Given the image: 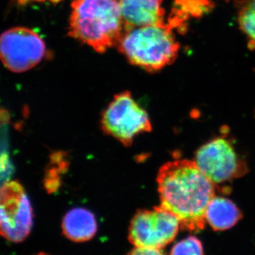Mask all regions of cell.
<instances>
[{"instance_id":"obj_4","label":"cell","mask_w":255,"mask_h":255,"mask_svg":"<svg viewBox=\"0 0 255 255\" xmlns=\"http://www.w3.org/2000/svg\"><path fill=\"white\" fill-rule=\"evenodd\" d=\"M101 125L107 135L127 147L131 145L134 137L152 130L147 112L128 91L114 96L102 114Z\"/></svg>"},{"instance_id":"obj_11","label":"cell","mask_w":255,"mask_h":255,"mask_svg":"<svg viewBox=\"0 0 255 255\" xmlns=\"http://www.w3.org/2000/svg\"><path fill=\"white\" fill-rule=\"evenodd\" d=\"M242 214L237 206L226 198L214 196L206 212V222L215 231H225L233 227L241 219Z\"/></svg>"},{"instance_id":"obj_5","label":"cell","mask_w":255,"mask_h":255,"mask_svg":"<svg viewBox=\"0 0 255 255\" xmlns=\"http://www.w3.org/2000/svg\"><path fill=\"white\" fill-rule=\"evenodd\" d=\"M180 223L162 206L138 210L130 221L128 240L135 248L162 250L177 236Z\"/></svg>"},{"instance_id":"obj_13","label":"cell","mask_w":255,"mask_h":255,"mask_svg":"<svg viewBox=\"0 0 255 255\" xmlns=\"http://www.w3.org/2000/svg\"><path fill=\"white\" fill-rule=\"evenodd\" d=\"M171 255H203V247L199 239L191 236L178 243L172 248Z\"/></svg>"},{"instance_id":"obj_8","label":"cell","mask_w":255,"mask_h":255,"mask_svg":"<svg viewBox=\"0 0 255 255\" xmlns=\"http://www.w3.org/2000/svg\"><path fill=\"white\" fill-rule=\"evenodd\" d=\"M195 162L206 177L214 184L231 180L247 170L231 142L218 137L201 147L196 152Z\"/></svg>"},{"instance_id":"obj_14","label":"cell","mask_w":255,"mask_h":255,"mask_svg":"<svg viewBox=\"0 0 255 255\" xmlns=\"http://www.w3.org/2000/svg\"><path fill=\"white\" fill-rule=\"evenodd\" d=\"M131 255H163L164 253L162 250L150 249V248H135L132 251L130 252Z\"/></svg>"},{"instance_id":"obj_1","label":"cell","mask_w":255,"mask_h":255,"mask_svg":"<svg viewBox=\"0 0 255 255\" xmlns=\"http://www.w3.org/2000/svg\"><path fill=\"white\" fill-rule=\"evenodd\" d=\"M161 206L174 214L185 231L204 229L206 212L215 196V184L195 161L177 159L164 164L157 178Z\"/></svg>"},{"instance_id":"obj_3","label":"cell","mask_w":255,"mask_h":255,"mask_svg":"<svg viewBox=\"0 0 255 255\" xmlns=\"http://www.w3.org/2000/svg\"><path fill=\"white\" fill-rule=\"evenodd\" d=\"M117 47L130 63L150 73L173 63L179 50L170 23L125 30Z\"/></svg>"},{"instance_id":"obj_6","label":"cell","mask_w":255,"mask_h":255,"mask_svg":"<svg viewBox=\"0 0 255 255\" xmlns=\"http://www.w3.org/2000/svg\"><path fill=\"white\" fill-rule=\"evenodd\" d=\"M1 235L12 243H21L28 237L33 225V210L20 183L9 181L1 188Z\"/></svg>"},{"instance_id":"obj_12","label":"cell","mask_w":255,"mask_h":255,"mask_svg":"<svg viewBox=\"0 0 255 255\" xmlns=\"http://www.w3.org/2000/svg\"><path fill=\"white\" fill-rule=\"evenodd\" d=\"M238 22L249 40L250 46L255 48V0H236Z\"/></svg>"},{"instance_id":"obj_9","label":"cell","mask_w":255,"mask_h":255,"mask_svg":"<svg viewBox=\"0 0 255 255\" xmlns=\"http://www.w3.org/2000/svg\"><path fill=\"white\" fill-rule=\"evenodd\" d=\"M163 0H119L125 30L164 25Z\"/></svg>"},{"instance_id":"obj_2","label":"cell","mask_w":255,"mask_h":255,"mask_svg":"<svg viewBox=\"0 0 255 255\" xmlns=\"http://www.w3.org/2000/svg\"><path fill=\"white\" fill-rule=\"evenodd\" d=\"M69 35L99 53L117 46L125 26L119 0H74Z\"/></svg>"},{"instance_id":"obj_10","label":"cell","mask_w":255,"mask_h":255,"mask_svg":"<svg viewBox=\"0 0 255 255\" xmlns=\"http://www.w3.org/2000/svg\"><path fill=\"white\" fill-rule=\"evenodd\" d=\"M64 236L76 243L91 240L97 233V221L91 211L76 208L68 211L62 222Z\"/></svg>"},{"instance_id":"obj_7","label":"cell","mask_w":255,"mask_h":255,"mask_svg":"<svg viewBox=\"0 0 255 255\" xmlns=\"http://www.w3.org/2000/svg\"><path fill=\"white\" fill-rule=\"evenodd\" d=\"M1 61L14 73L27 71L46 56V46L38 34L25 27L10 28L0 41Z\"/></svg>"}]
</instances>
